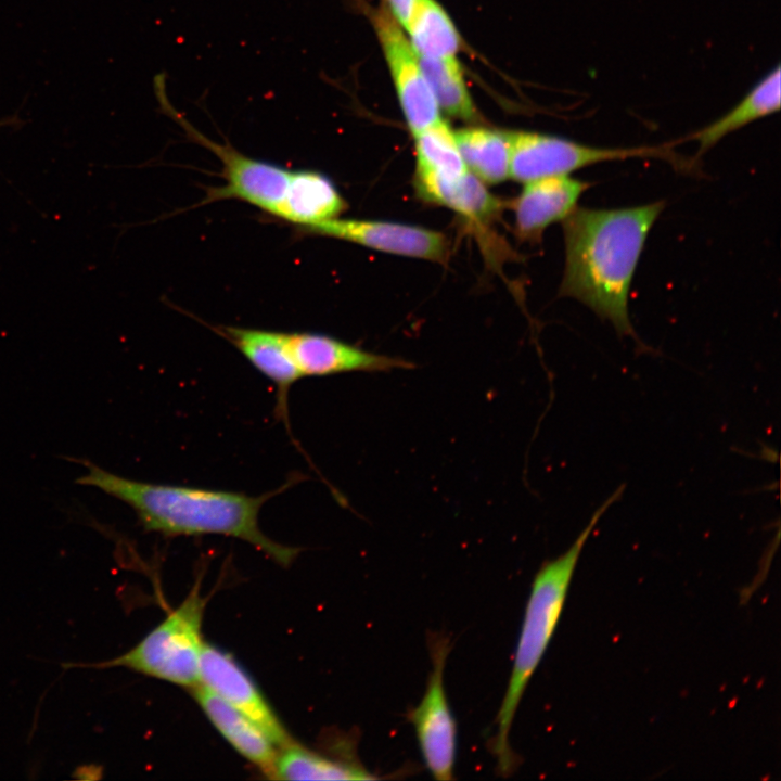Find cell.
Segmentation results:
<instances>
[{"label":"cell","mask_w":781,"mask_h":781,"mask_svg":"<svg viewBox=\"0 0 781 781\" xmlns=\"http://www.w3.org/2000/svg\"><path fill=\"white\" fill-rule=\"evenodd\" d=\"M485 185L469 170L457 177L414 176V187L420 199L446 206L474 221L491 219L502 206V202Z\"/></svg>","instance_id":"16"},{"label":"cell","mask_w":781,"mask_h":781,"mask_svg":"<svg viewBox=\"0 0 781 781\" xmlns=\"http://www.w3.org/2000/svg\"><path fill=\"white\" fill-rule=\"evenodd\" d=\"M383 3L398 24L405 27L412 12L415 0H384Z\"/></svg>","instance_id":"23"},{"label":"cell","mask_w":781,"mask_h":781,"mask_svg":"<svg viewBox=\"0 0 781 781\" xmlns=\"http://www.w3.org/2000/svg\"><path fill=\"white\" fill-rule=\"evenodd\" d=\"M287 344L302 376L388 372L415 367L404 358L375 354L322 333H287Z\"/></svg>","instance_id":"11"},{"label":"cell","mask_w":781,"mask_h":781,"mask_svg":"<svg viewBox=\"0 0 781 781\" xmlns=\"http://www.w3.org/2000/svg\"><path fill=\"white\" fill-rule=\"evenodd\" d=\"M414 137V175L457 177L468 168L461 157L454 132L441 119Z\"/></svg>","instance_id":"22"},{"label":"cell","mask_w":781,"mask_h":781,"mask_svg":"<svg viewBox=\"0 0 781 781\" xmlns=\"http://www.w3.org/2000/svg\"><path fill=\"white\" fill-rule=\"evenodd\" d=\"M217 332L259 373L276 385V417L286 424L292 436L289 421V393L303 376L290 351L287 333L240 327H222Z\"/></svg>","instance_id":"13"},{"label":"cell","mask_w":781,"mask_h":781,"mask_svg":"<svg viewBox=\"0 0 781 781\" xmlns=\"http://www.w3.org/2000/svg\"><path fill=\"white\" fill-rule=\"evenodd\" d=\"M427 645L432 669L420 703L408 712L423 761L436 780L453 779L457 755V724L444 684V671L451 642L449 636L430 632Z\"/></svg>","instance_id":"7"},{"label":"cell","mask_w":781,"mask_h":781,"mask_svg":"<svg viewBox=\"0 0 781 781\" xmlns=\"http://www.w3.org/2000/svg\"><path fill=\"white\" fill-rule=\"evenodd\" d=\"M194 697L221 735L268 778L274 779L278 752L276 744L248 717L203 684H196Z\"/></svg>","instance_id":"14"},{"label":"cell","mask_w":781,"mask_h":781,"mask_svg":"<svg viewBox=\"0 0 781 781\" xmlns=\"http://www.w3.org/2000/svg\"><path fill=\"white\" fill-rule=\"evenodd\" d=\"M624 490L625 485H620L593 513L574 543L558 558L546 561L533 579L508 687L495 718L496 733L489 745L497 772L502 777L512 774L518 766V756L509 741L512 724L556 629L580 553L597 523Z\"/></svg>","instance_id":"3"},{"label":"cell","mask_w":781,"mask_h":781,"mask_svg":"<svg viewBox=\"0 0 781 781\" xmlns=\"http://www.w3.org/2000/svg\"><path fill=\"white\" fill-rule=\"evenodd\" d=\"M205 599L196 584L182 603L124 654L90 668L124 667L175 684L195 687L200 681L201 635Z\"/></svg>","instance_id":"4"},{"label":"cell","mask_w":781,"mask_h":781,"mask_svg":"<svg viewBox=\"0 0 781 781\" xmlns=\"http://www.w3.org/2000/svg\"><path fill=\"white\" fill-rule=\"evenodd\" d=\"M86 473L77 478L128 504L146 532L168 537L225 535L244 540L279 564L289 565L299 549L281 545L266 536L258 515L264 503L279 489L260 496L181 485L155 484L126 478L86 459H79Z\"/></svg>","instance_id":"2"},{"label":"cell","mask_w":781,"mask_h":781,"mask_svg":"<svg viewBox=\"0 0 781 781\" xmlns=\"http://www.w3.org/2000/svg\"><path fill=\"white\" fill-rule=\"evenodd\" d=\"M304 233L328 236L383 253L445 264L450 242L438 231L385 220L333 218L300 229Z\"/></svg>","instance_id":"9"},{"label":"cell","mask_w":781,"mask_h":781,"mask_svg":"<svg viewBox=\"0 0 781 781\" xmlns=\"http://www.w3.org/2000/svg\"><path fill=\"white\" fill-rule=\"evenodd\" d=\"M781 69L777 65L728 113L691 136L699 154L713 148L727 135L780 110Z\"/></svg>","instance_id":"17"},{"label":"cell","mask_w":781,"mask_h":781,"mask_svg":"<svg viewBox=\"0 0 781 781\" xmlns=\"http://www.w3.org/2000/svg\"><path fill=\"white\" fill-rule=\"evenodd\" d=\"M370 16L406 123L414 136L440 119L439 107L410 41L385 4L372 10Z\"/></svg>","instance_id":"8"},{"label":"cell","mask_w":781,"mask_h":781,"mask_svg":"<svg viewBox=\"0 0 781 781\" xmlns=\"http://www.w3.org/2000/svg\"><path fill=\"white\" fill-rule=\"evenodd\" d=\"M664 206L576 207L562 220L565 261L559 294L588 306L642 347L630 323L628 298L646 238Z\"/></svg>","instance_id":"1"},{"label":"cell","mask_w":781,"mask_h":781,"mask_svg":"<svg viewBox=\"0 0 781 781\" xmlns=\"http://www.w3.org/2000/svg\"><path fill=\"white\" fill-rule=\"evenodd\" d=\"M418 61L438 107L448 115L465 121L478 119L462 71L454 56L436 59L418 56Z\"/></svg>","instance_id":"21"},{"label":"cell","mask_w":781,"mask_h":781,"mask_svg":"<svg viewBox=\"0 0 781 781\" xmlns=\"http://www.w3.org/2000/svg\"><path fill=\"white\" fill-rule=\"evenodd\" d=\"M200 681L254 721L276 745L282 747L293 742L258 687L227 652L203 644Z\"/></svg>","instance_id":"10"},{"label":"cell","mask_w":781,"mask_h":781,"mask_svg":"<svg viewBox=\"0 0 781 781\" xmlns=\"http://www.w3.org/2000/svg\"><path fill=\"white\" fill-rule=\"evenodd\" d=\"M468 170L485 184H497L510 177L508 132L470 126L454 132Z\"/></svg>","instance_id":"18"},{"label":"cell","mask_w":781,"mask_h":781,"mask_svg":"<svg viewBox=\"0 0 781 781\" xmlns=\"http://www.w3.org/2000/svg\"><path fill=\"white\" fill-rule=\"evenodd\" d=\"M347 207L333 181L315 170H293L278 218L300 229L337 218Z\"/></svg>","instance_id":"15"},{"label":"cell","mask_w":781,"mask_h":781,"mask_svg":"<svg viewBox=\"0 0 781 781\" xmlns=\"http://www.w3.org/2000/svg\"><path fill=\"white\" fill-rule=\"evenodd\" d=\"M274 779L371 780L376 779L360 763L337 759L310 751L294 741L280 747Z\"/></svg>","instance_id":"19"},{"label":"cell","mask_w":781,"mask_h":781,"mask_svg":"<svg viewBox=\"0 0 781 781\" xmlns=\"http://www.w3.org/2000/svg\"><path fill=\"white\" fill-rule=\"evenodd\" d=\"M153 87L161 111L176 121L190 140L212 151L222 163L226 183L210 190L206 200L244 201L278 218L293 170L244 155L230 144L216 143L200 132L168 99L165 73L155 76Z\"/></svg>","instance_id":"5"},{"label":"cell","mask_w":781,"mask_h":781,"mask_svg":"<svg viewBox=\"0 0 781 781\" xmlns=\"http://www.w3.org/2000/svg\"><path fill=\"white\" fill-rule=\"evenodd\" d=\"M405 28L418 56H454L462 44L454 24L435 0H415Z\"/></svg>","instance_id":"20"},{"label":"cell","mask_w":781,"mask_h":781,"mask_svg":"<svg viewBox=\"0 0 781 781\" xmlns=\"http://www.w3.org/2000/svg\"><path fill=\"white\" fill-rule=\"evenodd\" d=\"M590 187L589 181L569 175L524 183L521 193L512 201L516 236L525 242L539 243L545 230L564 220Z\"/></svg>","instance_id":"12"},{"label":"cell","mask_w":781,"mask_h":781,"mask_svg":"<svg viewBox=\"0 0 781 781\" xmlns=\"http://www.w3.org/2000/svg\"><path fill=\"white\" fill-rule=\"evenodd\" d=\"M510 177L527 183L541 178L569 175L577 169L611 161L658 157L678 164L667 148H598L535 131H509Z\"/></svg>","instance_id":"6"}]
</instances>
